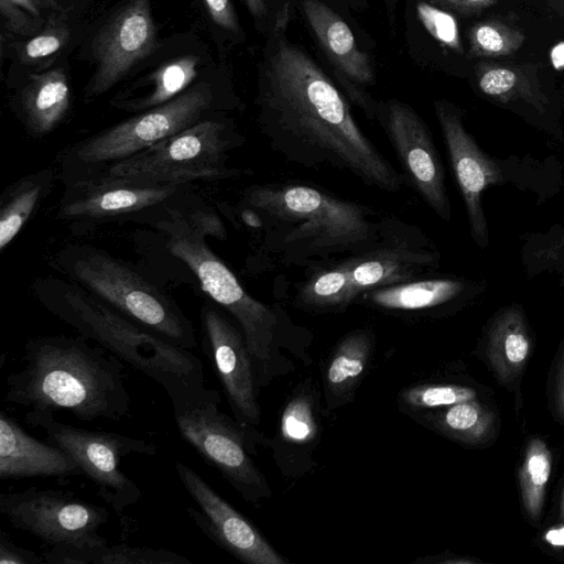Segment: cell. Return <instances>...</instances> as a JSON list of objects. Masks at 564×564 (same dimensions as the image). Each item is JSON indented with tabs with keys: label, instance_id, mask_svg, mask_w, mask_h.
<instances>
[{
	"label": "cell",
	"instance_id": "obj_1",
	"mask_svg": "<svg viewBox=\"0 0 564 564\" xmlns=\"http://www.w3.org/2000/svg\"><path fill=\"white\" fill-rule=\"evenodd\" d=\"M257 105L259 130L285 162L345 172L381 192L402 189L403 174L360 129L337 87L288 40L267 56Z\"/></svg>",
	"mask_w": 564,
	"mask_h": 564
},
{
	"label": "cell",
	"instance_id": "obj_2",
	"mask_svg": "<svg viewBox=\"0 0 564 564\" xmlns=\"http://www.w3.org/2000/svg\"><path fill=\"white\" fill-rule=\"evenodd\" d=\"M240 204L262 220L261 251L286 267L314 269L372 246L389 216L299 183L251 185Z\"/></svg>",
	"mask_w": 564,
	"mask_h": 564
},
{
	"label": "cell",
	"instance_id": "obj_3",
	"mask_svg": "<svg viewBox=\"0 0 564 564\" xmlns=\"http://www.w3.org/2000/svg\"><path fill=\"white\" fill-rule=\"evenodd\" d=\"M4 400L31 412L68 410L85 422L118 421L130 408L122 360L79 334L30 338Z\"/></svg>",
	"mask_w": 564,
	"mask_h": 564
},
{
	"label": "cell",
	"instance_id": "obj_4",
	"mask_svg": "<svg viewBox=\"0 0 564 564\" xmlns=\"http://www.w3.org/2000/svg\"><path fill=\"white\" fill-rule=\"evenodd\" d=\"M39 303L79 335L102 346L160 384L172 408L208 395L203 361L189 349L118 313L64 276L37 278Z\"/></svg>",
	"mask_w": 564,
	"mask_h": 564
},
{
	"label": "cell",
	"instance_id": "obj_5",
	"mask_svg": "<svg viewBox=\"0 0 564 564\" xmlns=\"http://www.w3.org/2000/svg\"><path fill=\"white\" fill-rule=\"evenodd\" d=\"M188 192L144 215L143 223L156 230L167 253L183 263L210 301L239 325L259 383L260 375L268 371L276 315L243 289L209 247L207 238L225 240L226 228L212 207L189 198Z\"/></svg>",
	"mask_w": 564,
	"mask_h": 564
},
{
	"label": "cell",
	"instance_id": "obj_6",
	"mask_svg": "<svg viewBox=\"0 0 564 564\" xmlns=\"http://www.w3.org/2000/svg\"><path fill=\"white\" fill-rule=\"evenodd\" d=\"M440 259L420 228L389 216L372 246L314 268L296 288L295 303L313 311H339L366 291L425 278Z\"/></svg>",
	"mask_w": 564,
	"mask_h": 564
},
{
	"label": "cell",
	"instance_id": "obj_7",
	"mask_svg": "<svg viewBox=\"0 0 564 564\" xmlns=\"http://www.w3.org/2000/svg\"><path fill=\"white\" fill-rule=\"evenodd\" d=\"M62 276L108 306L152 329L175 346L197 347L193 323L177 303L141 269L87 243H69L48 259Z\"/></svg>",
	"mask_w": 564,
	"mask_h": 564
},
{
	"label": "cell",
	"instance_id": "obj_8",
	"mask_svg": "<svg viewBox=\"0 0 564 564\" xmlns=\"http://www.w3.org/2000/svg\"><path fill=\"white\" fill-rule=\"evenodd\" d=\"M215 95L200 82L174 99L89 135L57 154L63 184L91 178L109 166L203 121L215 118Z\"/></svg>",
	"mask_w": 564,
	"mask_h": 564
},
{
	"label": "cell",
	"instance_id": "obj_9",
	"mask_svg": "<svg viewBox=\"0 0 564 564\" xmlns=\"http://www.w3.org/2000/svg\"><path fill=\"white\" fill-rule=\"evenodd\" d=\"M242 142L229 122L215 117L109 166L95 177L139 185L192 184L237 177L245 172L227 166V161L230 152Z\"/></svg>",
	"mask_w": 564,
	"mask_h": 564
},
{
	"label": "cell",
	"instance_id": "obj_10",
	"mask_svg": "<svg viewBox=\"0 0 564 564\" xmlns=\"http://www.w3.org/2000/svg\"><path fill=\"white\" fill-rule=\"evenodd\" d=\"M24 421L32 427L43 429L47 442L75 459L83 476L94 482L98 496L117 514H123L128 507L141 499V489L121 470L120 463L129 455H155V444L118 433L64 424L55 420L54 411H26Z\"/></svg>",
	"mask_w": 564,
	"mask_h": 564
},
{
	"label": "cell",
	"instance_id": "obj_11",
	"mask_svg": "<svg viewBox=\"0 0 564 564\" xmlns=\"http://www.w3.org/2000/svg\"><path fill=\"white\" fill-rule=\"evenodd\" d=\"M219 404L220 394L212 389L203 399L173 406L178 433L246 501L259 503L271 490L249 456L248 425L221 412Z\"/></svg>",
	"mask_w": 564,
	"mask_h": 564
},
{
	"label": "cell",
	"instance_id": "obj_12",
	"mask_svg": "<svg viewBox=\"0 0 564 564\" xmlns=\"http://www.w3.org/2000/svg\"><path fill=\"white\" fill-rule=\"evenodd\" d=\"M0 513L17 529L26 531L51 547L86 549L107 544L98 533L109 519L106 508L61 489L0 494Z\"/></svg>",
	"mask_w": 564,
	"mask_h": 564
},
{
	"label": "cell",
	"instance_id": "obj_13",
	"mask_svg": "<svg viewBox=\"0 0 564 564\" xmlns=\"http://www.w3.org/2000/svg\"><path fill=\"white\" fill-rule=\"evenodd\" d=\"M191 189V184L139 185L105 177L64 184L56 217L76 231L144 216Z\"/></svg>",
	"mask_w": 564,
	"mask_h": 564
},
{
	"label": "cell",
	"instance_id": "obj_14",
	"mask_svg": "<svg viewBox=\"0 0 564 564\" xmlns=\"http://www.w3.org/2000/svg\"><path fill=\"white\" fill-rule=\"evenodd\" d=\"M408 181L424 203L443 220L451 219L444 167L433 135L422 117L409 105L390 99L375 108Z\"/></svg>",
	"mask_w": 564,
	"mask_h": 564
},
{
	"label": "cell",
	"instance_id": "obj_15",
	"mask_svg": "<svg viewBox=\"0 0 564 564\" xmlns=\"http://www.w3.org/2000/svg\"><path fill=\"white\" fill-rule=\"evenodd\" d=\"M156 47L150 0L127 1L93 40L91 55L96 67L85 88V101L109 91Z\"/></svg>",
	"mask_w": 564,
	"mask_h": 564
},
{
	"label": "cell",
	"instance_id": "obj_16",
	"mask_svg": "<svg viewBox=\"0 0 564 564\" xmlns=\"http://www.w3.org/2000/svg\"><path fill=\"white\" fill-rule=\"evenodd\" d=\"M199 319L204 354L216 368L236 421L258 424V377L241 328L214 302H204Z\"/></svg>",
	"mask_w": 564,
	"mask_h": 564
},
{
	"label": "cell",
	"instance_id": "obj_17",
	"mask_svg": "<svg viewBox=\"0 0 564 564\" xmlns=\"http://www.w3.org/2000/svg\"><path fill=\"white\" fill-rule=\"evenodd\" d=\"M178 479L198 508L186 512L215 544L247 564H284L257 528L188 465L174 464Z\"/></svg>",
	"mask_w": 564,
	"mask_h": 564
},
{
	"label": "cell",
	"instance_id": "obj_18",
	"mask_svg": "<svg viewBox=\"0 0 564 564\" xmlns=\"http://www.w3.org/2000/svg\"><path fill=\"white\" fill-rule=\"evenodd\" d=\"M440 123L454 176L465 202L470 232L478 246H488V228L481 206L484 189L500 178V171L465 129L459 112L445 101H436Z\"/></svg>",
	"mask_w": 564,
	"mask_h": 564
},
{
	"label": "cell",
	"instance_id": "obj_19",
	"mask_svg": "<svg viewBox=\"0 0 564 564\" xmlns=\"http://www.w3.org/2000/svg\"><path fill=\"white\" fill-rule=\"evenodd\" d=\"M83 476L75 459L50 442L28 434L4 411L0 413V479Z\"/></svg>",
	"mask_w": 564,
	"mask_h": 564
},
{
	"label": "cell",
	"instance_id": "obj_20",
	"mask_svg": "<svg viewBox=\"0 0 564 564\" xmlns=\"http://www.w3.org/2000/svg\"><path fill=\"white\" fill-rule=\"evenodd\" d=\"M302 8L317 41L336 68L354 83L371 84L373 70L370 59L359 48L343 18L319 0H303Z\"/></svg>",
	"mask_w": 564,
	"mask_h": 564
},
{
	"label": "cell",
	"instance_id": "obj_21",
	"mask_svg": "<svg viewBox=\"0 0 564 564\" xmlns=\"http://www.w3.org/2000/svg\"><path fill=\"white\" fill-rule=\"evenodd\" d=\"M70 102L72 89L64 69L31 74L18 96V116L29 135L41 139L64 121Z\"/></svg>",
	"mask_w": 564,
	"mask_h": 564
},
{
	"label": "cell",
	"instance_id": "obj_22",
	"mask_svg": "<svg viewBox=\"0 0 564 564\" xmlns=\"http://www.w3.org/2000/svg\"><path fill=\"white\" fill-rule=\"evenodd\" d=\"M465 290V283L449 278H421L362 293L358 299L381 310L420 312L449 303Z\"/></svg>",
	"mask_w": 564,
	"mask_h": 564
},
{
	"label": "cell",
	"instance_id": "obj_23",
	"mask_svg": "<svg viewBox=\"0 0 564 564\" xmlns=\"http://www.w3.org/2000/svg\"><path fill=\"white\" fill-rule=\"evenodd\" d=\"M56 171L42 169L22 176L0 196V250L3 252L20 234L42 202L52 192Z\"/></svg>",
	"mask_w": 564,
	"mask_h": 564
},
{
	"label": "cell",
	"instance_id": "obj_24",
	"mask_svg": "<svg viewBox=\"0 0 564 564\" xmlns=\"http://www.w3.org/2000/svg\"><path fill=\"white\" fill-rule=\"evenodd\" d=\"M531 339L522 313L510 307L501 313L488 333L486 354L499 380L512 381L523 369Z\"/></svg>",
	"mask_w": 564,
	"mask_h": 564
},
{
	"label": "cell",
	"instance_id": "obj_25",
	"mask_svg": "<svg viewBox=\"0 0 564 564\" xmlns=\"http://www.w3.org/2000/svg\"><path fill=\"white\" fill-rule=\"evenodd\" d=\"M43 558L48 564H193L186 556L164 549L108 543L86 549L54 546Z\"/></svg>",
	"mask_w": 564,
	"mask_h": 564
},
{
	"label": "cell",
	"instance_id": "obj_26",
	"mask_svg": "<svg viewBox=\"0 0 564 564\" xmlns=\"http://www.w3.org/2000/svg\"><path fill=\"white\" fill-rule=\"evenodd\" d=\"M198 63V57L194 55L173 59L150 76L149 91L128 99L111 101V105L117 109L135 113L163 105L188 89L197 76Z\"/></svg>",
	"mask_w": 564,
	"mask_h": 564
},
{
	"label": "cell",
	"instance_id": "obj_27",
	"mask_svg": "<svg viewBox=\"0 0 564 564\" xmlns=\"http://www.w3.org/2000/svg\"><path fill=\"white\" fill-rule=\"evenodd\" d=\"M372 337L367 330L348 334L336 347L326 369L328 397L348 395L357 386L368 362Z\"/></svg>",
	"mask_w": 564,
	"mask_h": 564
},
{
	"label": "cell",
	"instance_id": "obj_28",
	"mask_svg": "<svg viewBox=\"0 0 564 564\" xmlns=\"http://www.w3.org/2000/svg\"><path fill=\"white\" fill-rule=\"evenodd\" d=\"M552 462L553 457L545 442L539 437L532 438L519 470V484L523 507L534 521L539 520L543 509Z\"/></svg>",
	"mask_w": 564,
	"mask_h": 564
},
{
	"label": "cell",
	"instance_id": "obj_29",
	"mask_svg": "<svg viewBox=\"0 0 564 564\" xmlns=\"http://www.w3.org/2000/svg\"><path fill=\"white\" fill-rule=\"evenodd\" d=\"M436 423L449 436L465 443L478 444L491 436L495 415L474 399L447 406L438 415Z\"/></svg>",
	"mask_w": 564,
	"mask_h": 564
},
{
	"label": "cell",
	"instance_id": "obj_30",
	"mask_svg": "<svg viewBox=\"0 0 564 564\" xmlns=\"http://www.w3.org/2000/svg\"><path fill=\"white\" fill-rule=\"evenodd\" d=\"M70 30L61 19H51L26 41L19 43L17 55L21 63L36 65L58 54L68 43Z\"/></svg>",
	"mask_w": 564,
	"mask_h": 564
},
{
	"label": "cell",
	"instance_id": "obj_31",
	"mask_svg": "<svg viewBox=\"0 0 564 564\" xmlns=\"http://www.w3.org/2000/svg\"><path fill=\"white\" fill-rule=\"evenodd\" d=\"M523 36L505 25L488 22L476 25L470 32V51L475 55L498 56L514 52Z\"/></svg>",
	"mask_w": 564,
	"mask_h": 564
},
{
	"label": "cell",
	"instance_id": "obj_32",
	"mask_svg": "<svg viewBox=\"0 0 564 564\" xmlns=\"http://www.w3.org/2000/svg\"><path fill=\"white\" fill-rule=\"evenodd\" d=\"M476 397L474 389L457 384H422L402 393L403 401L416 409L449 406Z\"/></svg>",
	"mask_w": 564,
	"mask_h": 564
},
{
	"label": "cell",
	"instance_id": "obj_33",
	"mask_svg": "<svg viewBox=\"0 0 564 564\" xmlns=\"http://www.w3.org/2000/svg\"><path fill=\"white\" fill-rule=\"evenodd\" d=\"M479 88L488 96L507 99L519 95L541 108V99L524 84L520 75L506 67H494L487 69L479 77Z\"/></svg>",
	"mask_w": 564,
	"mask_h": 564
},
{
	"label": "cell",
	"instance_id": "obj_34",
	"mask_svg": "<svg viewBox=\"0 0 564 564\" xmlns=\"http://www.w3.org/2000/svg\"><path fill=\"white\" fill-rule=\"evenodd\" d=\"M37 0H0L3 25L12 34L30 37L43 28Z\"/></svg>",
	"mask_w": 564,
	"mask_h": 564
},
{
	"label": "cell",
	"instance_id": "obj_35",
	"mask_svg": "<svg viewBox=\"0 0 564 564\" xmlns=\"http://www.w3.org/2000/svg\"><path fill=\"white\" fill-rule=\"evenodd\" d=\"M282 436L292 443L312 442L316 432L312 405L304 397L291 400L281 420Z\"/></svg>",
	"mask_w": 564,
	"mask_h": 564
},
{
	"label": "cell",
	"instance_id": "obj_36",
	"mask_svg": "<svg viewBox=\"0 0 564 564\" xmlns=\"http://www.w3.org/2000/svg\"><path fill=\"white\" fill-rule=\"evenodd\" d=\"M416 13L425 30L438 43L457 52L463 51L458 25L452 14L423 1L417 3Z\"/></svg>",
	"mask_w": 564,
	"mask_h": 564
},
{
	"label": "cell",
	"instance_id": "obj_37",
	"mask_svg": "<svg viewBox=\"0 0 564 564\" xmlns=\"http://www.w3.org/2000/svg\"><path fill=\"white\" fill-rule=\"evenodd\" d=\"M43 557L12 542L3 531L0 532V564H41Z\"/></svg>",
	"mask_w": 564,
	"mask_h": 564
},
{
	"label": "cell",
	"instance_id": "obj_38",
	"mask_svg": "<svg viewBox=\"0 0 564 564\" xmlns=\"http://www.w3.org/2000/svg\"><path fill=\"white\" fill-rule=\"evenodd\" d=\"M210 19L220 28L238 32L239 22L231 0H202Z\"/></svg>",
	"mask_w": 564,
	"mask_h": 564
},
{
	"label": "cell",
	"instance_id": "obj_39",
	"mask_svg": "<svg viewBox=\"0 0 564 564\" xmlns=\"http://www.w3.org/2000/svg\"><path fill=\"white\" fill-rule=\"evenodd\" d=\"M430 3L452 8L462 12L484 9L495 2V0H427Z\"/></svg>",
	"mask_w": 564,
	"mask_h": 564
},
{
	"label": "cell",
	"instance_id": "obj_40",
	"mask_svg": "<svg viewBox=\"0 0 564 564\" xmlns=\"http://www.w3.org/2000/svg\"><path fill=\"white\" fill-rule=\"evenodd\" d=\"M555 408L557 414L564 419V354L561 357L556 376Z\"/></svg>",
	"mask_w": 564,
	"mask_h": 564
},
{
	"label": "cell",
	"instance_id": "obj_41",
	"mask_svg": "<svg viewBox=\"0 0 564 564\" xmlns=\"http://www.w3.org/2000/svg\"><path fill=\"white\" fill-rule=\"evenodd\" d=\"M542 540L552 547H564V522L545 531L542 535Z\"/></svg>",
	"mask_w": 564,
	"mask_h": 564
},
{
	"label": "cell",
	"instance_id": "obj_42",
	"mask_svg": "<svg viewBox=\"0 0 564 564\" xmlns=\"http://www.w3.org/2000/svg\"><path fill=\"white\" fill-rule=\"evenodd\" d=\"M240 217L245 225L253 229H261L262 220L257 212L249 207H241Z\"/></svg>",
	"mask_w": 564,
	"mask_h": 564
},
{
	"label": "cell",
	"instance_id": "obj_43",
	"mask_svg": "<svg viewBox=\"0 0 564 564\" xmlns=\"http://www.w3.org/2000/svg\"><path fill=\"white\" fill-rule=\"evenodd\" d=\"M269 1L270 0H245V3L249 12L254 18H261L267 11V6Z\"/></svg>",
	"mask_w": 564,
	"mask_h": 564
},
{
	"label": "cell",
	"instance_id": "obj_44",
	"mask_svg": "<svg viewBox=\"0 0 564 564\" xmlns=\"http://www.w3.org/2000/svg\"><path fill=\"white\" fill-rule=\"evenodd\" d=\"M551 61L555 68H564V42L553 47L551 52Z\"/></svg>",
	"mask_w": 564,
	"mask_h": 564
},
{
	"label": "cell",
	"instance_id": "obj_45",
	"mask_svg": "<svg viewBox=\"0 0 564 564\" xmlns=\"http://www.w3.org/2000/svg\"><path fill=\"white\" fill-rule=\"evenodd\" d=\"M550 6L557 12L564 14V0H552Z\"/></svg>",
	"mask_w": 564,
	"mask_h": 564
},
{
	"label": "cell",
	"instance_id": "obj_46",
	"mask_svg": "<svg viewBox=\"0 0 564 564\" xmlns=\"http://www.w3.org/2000/svg\"><path fill=\"white\" fill-rule=\"evenodd\" d=\"M41 8H53L56 2L55 0H37Z\"/></svg>",
	"mask_w": 564,
	"mask_h": 564
},
{
	"label": "cell",
	"instance_id": "obj_47",
	"mask_svg": "<svg viewBox=\"0 0 564 564\" xmlns=\"http://www.w3.org/2000/svg\"><path fill=\"white\" fill-rule=\"evenodd\" d=\"M560 520L564 522V488L562 491L561 503H560Z\"/></svg>",
	"mask_w": 564,
	"mask_h": 564
},
{
	"label": "cell",
	"instance_id": "obj_48",
	"mask_svg": "<svg viewBox=\"0 0 564 564\" xmlns=\"http://www.w3.org/2000/svg\"><path fill=\"white\" fill-rule=\"evenodd\" d=\"M560 251L564 254V235H563V238L560 242Z\"/></svg>",
	"mask_w": 564,
	"mask_h": 564
}]
</instances>
